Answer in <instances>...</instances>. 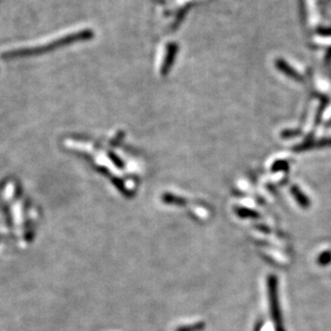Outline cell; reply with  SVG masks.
<instances>
[{
	"instance_id": "obj_1",
	"label": "cell",
	"mask_w": 331,
	"mask_h": 331,
	"mask_svg": "<svg viewBox=\"0 0 331 331\" xmlns=\"http://www.w3.org/2000/svg\"><path fill=\"white\" fill-rule=\"evenodd\" d=\"M268 289H269V300L271 316L273 319L275 331H285L283 326V319L279 303V292H278V280L275 277L270 275L268 279Z\"/></svg>"
},
{
	"instance_id": "obj_2",
	"label": "cell",
	"mask_w": 331,
	"mask_h": 331,
	"mask_svg": "<svg viewBox=\"0 0 331 331\" xmlns=\"http://www.w3.org/2000/svg\"><path fill=\"white\" fill-rule=\"evenodd\" d=\"M291 192H292V195L295 196V198L297 199L298 204H299L301 207H304V208H305V207H307V206L310 205L309 199H307V198L305 197V195H304L303 193H301V192L299 191V188H298V187H292V188H291Z\"/></svg>"
},
{
	"instance_id": "obj_3",
	"label": "cell",
	"mask_w": 331,
	"mask_h": 331,
	"mask_svg": "<svg viewBox=\"0 0 331 331\" xmlns=\"http://www.w3.org/2000/svg\"><path fill=\"white\" fill-rule=\"evenodd\" d=\"M206 327V324L200 322L196 323L193 325H186V326H181L176 329V331H203Z\"/></svg>"
},
{
	"instance_id": "obj_4",
	"label": "cell",
	"mask_w": 331,
	"mask_h": 331,
	"mask_svg": "<svg viewBox=\"0 0 331 331\" xmlns=\"http://www.w3.org/2000/svg\"><path fill=\"white\" fill-rule=\"evenodd\" d=\"M317 263L321 266H327L331 263V251H326L317 258Z\"/></svg>"
},
{
	"instance_id": "obj_5",
	"label": "cell",
	"mask_w": 331,
	"mask_h": 331,
	"mask_svg": "<svg viewBox=\"0 0 331 331\" xmlns=\"http://www.w3.org/2000/svg\"><path fill=\"white\" fill-rule=\"evenodd\" d=\"M163 200L164 203H172V204H176V205H184V200L181 198H177L175 196H171V195H166L163 196Z\"/></svg>"
},
{
	"instance_id": "obj_6",
	"label": "cell",
	"mask_w": 331,
	"mask_h": 331,
	"mask_svg": "<svg viewBox=\"0 0 331 331\" xmlns=\"http://www.w3.org/2000/svg\"><path fill=\"white\" fill-rule=\"evenodd\" d=\"M238 214L242 217H247V216H257L256 213L252 210H247V209H239L238 211Z\"/></svg>"
}]
</instances>
